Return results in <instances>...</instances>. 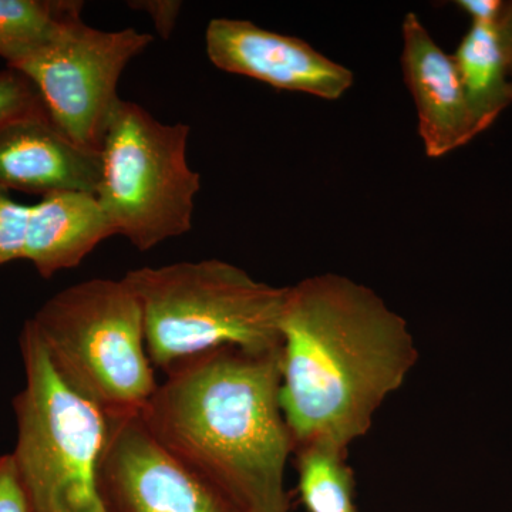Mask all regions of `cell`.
<instances>
[{"mask_svg":"<svg viewBox=\"0 0 512 512\" xmlns=\"http://www.w3.org/2000/svg\"><path fill=\"white\" fill-rule=\"evenodd\" d=\"M453 57L483 133L512 103V84L494 25L473 23Z\"/></svg>","mask_w":512,"mask_h":512,"instance_id":"cell-13","label":"cell"},{"mask_svg":"<svg viewBox=\"0 0 512 512\" xmlns=\"http://www.w3.org/2000/svg\"><path fill=\"white\" fill-rule=\"evenodd\" d=\"M494 28L503 52L508 79L512 84V2H503Z\"/></svg>","mask_w":512,"mask_h":512,"instance_id":"cell-20","label":"cell"},{"mask_svg":"<svg viewBox=\"0 0 512 512\" xmlns=\"http://www.w3.org/2000/svg\"><path fill=\"white\" fill-rule=\"evenodd\" d=\"M76 0H0V57L16 67L82 19Z\"/></svg>","mask_w":512,"mask_h":512,"instance_id":"cell-14","label":"cell"},{"mask_svg":"<svg viewBox=\"0 0 512 512\" xmlns=\"http://www.w3.org/2000/svg\"><path fill=\"white\" fill-rule=\"evenodd\" d=\"M143 312L151 365L168 370L220 349H281L288 288L256 281L221 259L143 266L123 276Z\"/></svg>","mask_w":512,"mask_h":512,"instance_id":"cell-3","label":"cell"},{"mask_svg":"<svg viewBox=\"0 0 512 512\" xmlns=\"http://www.w3.org/2000/svg\"><path fill=\"white\" fill-rule=\"evenodd\" d=\"M456 5L473 19V23L495 25L503 2L500 0H460Z\"/></svg>","mask_w":512,"mask_h":512,"instance_id":"cell-21","label":"cell"},{"mask_svg":"<svg viewBox=\"0 0 512 512\" xmlns=\"http://www.w3.org/2000/svg\"><path fill=\"white\" fill-rule=\"evenodd\" d=\"M417 362L406 320L340 275L288 288L281 322V406L293 444L345 451Z\"/></svg>","mask_w":512,"mask_h":512,"instance_id":"cell-1","label":"cell"},{"mask_svg":"<svg viewBox=\"0 0 512 512\" xmlns=\"http://www.w3.org/2000/svg\"><path fill=\"white\" fill-rule=\"evenodd\" d=\"M299 490L309 512H355L352 473L343 463V451L302 447Z\"/></svg>","mask_w":512,"mask_h":512,"instance_id":"cell-15","label":"cell"},{"mask_svg":"<svg viewBox=\"0 0 512 512\" xmlns=\"http://www.w3.org/2000/svg\"><path fill=\"white\" fill-rule=\"evenodd\" d=\"M26 323L62 382L104 416L138 414L156 392L143 312L123 279L63 289Z\"/></svg>","mask_w":512,"mask_h":512,"instance_id":"cell-4","label":"cell"},{"mask_svg":"<svg viewBox=\"0 0 512 512\" xmlns=\"http://www.w3.org/2000/svg\"><path fill=\"white\" fill-rule=\"evenodd\" d=\"M113 225L90 192H56L30 207L23 259L45 279L82 264Z\"/></svg>","mask_w":512,"mask_h":512,"instance_id":"cell-12","label":"cell"},{"mask_svg":"<svg viewBox=\"0 0 512 512\" xmlns=\"http://www.w3.org/2000/svg\"><path fill=\"white\" fill-rule=\"evenodd\" d=\"M30 207L19 204L0 187V266L23 259Z\"/></svg>","mask_w":512,"mask_h":512,"instance_id":"cell-17","label":"cell"},{"mask_svg":"<svg viewBox=\"0 0 512 512\" xmlns=\"http://www.w3.org/2000/svg\"><path fill=\"white\" fill-rule=\"evenodd\" d=\"M19 345L26 383L13 400L12 456L30 511L107 512L99 488L107 417L62 382L28 323Z\"/></svg>","mask_w":512,"mask_h":512,"instance_id":"cell-5","label":"cell"},{"mask_svg":"<svg viewBox=\"0 0 512 512\" xmlns=\"http://www.w3.org/2000/svg\"><path fill=\"white\" fill-rule=\"evenodd\" d=\"M153 40L133 28L101 30L80 19L13 69L32 80L47 114L64 136L101 153L121 101L117 94L121 74Z\"/></svg>","mask_w":512,"mask_h":512,"instance_id":"cell-7","label":"cell"},{"mask_svg":"<svg viewBox=\"0 0 512 512\" xmlns=\"http://www.w3.org/2000/svg\"><path fill=\"white\" fill-rule=\"evenodd\" d=\"M45 114L42 96L28 76L10 67L0 72V128Z\"/></svg>","mask_w":512,"mask_h":512,"instance_id":"cell-16","label":"cell"},{"mask_svg":"<svg viewBox=\"0 0 512 512\" xmlns=\"http://www.w3.org/2000/svg\"><path fill=\"white\" fill-rule=\"evenodd\" d=\"M402 67L427 156H446L481 133L454 57L437 45L414 13L403 22Z\"/></svg>","mask_w":512,"mask_h":512,"instance_id":"cell-10","label":"cell"},{"mask_svg":"<svg viewBox=\"0 0 512 512\" xmlns=\"http://www.w3.org/2000/svg\"><path fill=\"white\" fill-rule=\"evenodd\" d=\"M158 443L241 512H288L293 444L281 406V349H220L167 370L140 412Z\"/></svg>","mask_w":512,"mask_h":512,"instance_id":"cell-2","label":"cell"},{"mask_svg":"<svg viewBox=\"0 0 512 512\" xmlns=\"http://www.w3.org/2000/svg\"><path fill=\"white\" fill-rule=\"evenodd\" d=\"M205 49L222 72L319 99L338 100L355 82L352 70L305 40L259 28L249 20L212 19L205 30Z\"/></svg>","mask_w":512,"mask_h":512,"instance_id":"cell-9","label":"cell"},{"mask_svg":"<svg viewBox=\"0 0 512 512\" xmlns=\"http://www.w3.org/2000/svg\"><path fill=\"white\" fill-rule=\"evenodd\" d=\"M0 512H32L12 453L0 456Z\"/></svg>","mask_w":512,"mask_h":512,"instance_id":"cell-18","label":"cell"},{"mask_svg":"<svg viewBox=\"0 0 512 512\" xmlns=\"http://www.w3.org/2000/svg\"><path fill=\"white\" fill-rule=\"evenodd\" d=\"M190 131L126 100L111 117L97 198L116 235L140 251L191 231L201 175L188 164Z\"/></svg>","mask_w":512,"mask_h":512,"instance_id":"cell-6","label":"cell"},{"mask_svg":"<svg viewBox=\"0 0 512 512\" xmlns=\"http://www.w3.org/2000/svg\"><path fill=\"white\" fill-rule=\"evenodd\" d=\"M101 153L77 146L45 116L0 128V187L43 197L99 191Z\"/></svg>","mask_w":512,"mask_h":512,"instance_id":"cell-11","label":"cell"},{"mask_svg":"<svg viewBox=\"0 0 512 512\" xmlns=\"http://www.w3.org/2000/svg\"><path fill=\"white\" fill-rule=\"evenodd\" d=\"M131 8L143 10L150 15L156 30L163 39H168L173 33L175 23L180 16L183 3L174 0H144V2H130Z\"/></svg>","mask_w":512,"mask_h":512,"instance_id":"cell-19","label":"cell"},{"mask_svg":"<svg viewBox=\"0 0 512 512\" xmlns=\"http://www.w3.org/2000/svg\"><path fill=\"white\" fill-rule=\"evenodd\" d=\"M99 488L107 512H241L158 443L140 413L107 417Z\"/></svg>","mask_w":512,"mask_h":512,"instance_id":"cell-8","label":"cell"}]
</instances>
